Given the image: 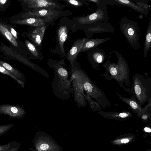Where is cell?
I'll list each match as a JSON object with an SVG mask.
<instances>
[{
  "label": "cell",
  "mask_w": 151,
  "mask_h": 151,
  "mask_svg": "<svg viewBox=\"0 0 151 151\" xmlns=\"http://www.w3.org/2000/svg\"><path fill=\"white\" fill-rule=\"evenodd\" d=\"M116 52L118 58L117 63L107 60L103 64V66L106 70L102 76L109 81L112 79L115 80L120 87L128 92L129 89L124 87L123 83L128 87L130 86L129 68L125 59L118 52Z\"/></svg>",
  "instance_id": "cell-1"
},
{
  "label": "cell",
  "mask_w": 151,
  "mask_h": 151,
  "mask_svg": "<svg viewBox=\"0 0 151 151\" xmlns=\"http://www.w3.org/2000/svg\"><path fill=\"white\" fill-rule=\"evenodd\" d=\"M71 73L74 74L80 80L86 93L94 99L101 108L105 109L111 106L104 92L93 83L87 73L78 65L74 64Z\"/></svg>",
  "instance_id": "cell-2"
},
{
  "label": "cell",
  "mask_w": 151,
  "mask_h": 151,
  "mask_svg": "<svg viewBox=\"0 0 151 151\" xmlns=\"http://www.w3.org/2000/svg\"><path fill=\"white\" fill-rule=\"evenodd\" d=\"M128 93L132 94L130 97L134 98L141 106H143L151 99V78L147 76L134 74L132 87Z\"/></svg>",
  "instance_id": "cell-3"
},
{
  "label": "cell",
  "mask_w": 151,
  "mask_h": 151,
  "mask_svg": "<svg viewBox=\"0 0 151 151\" xmlns=\"http://www.w3.org/2000/svg\"><path fill=\"white\" fill-rule=\"evenodd\" d=\"M119 26L121 31L132 48L136 50L140 48V31L136 22L124 18L121 19Z\"/></svg>",
  "instance_id": "cell-4"
},
{
  "label": "cell",
  "mask_w": 151,
  "mask_h": 151,
  "mask_svg": "<svg viewBox=\"0 0 151 151\" xmlns=\"http://www.w3.org/2000/svg\"><path fill=\"white\" fill-rule=\"evenodd\" d=\"M54 74L52 86L55 95L63 100L69 99L70 93H73V89L71 87V79H69L68 76L58 75L55 72Z\"/></svg>",
  "instance_id": "cell-5"
},
{
  "label": "cell",
  "mask_w": 151,
  "mask_h": 151,
  "mask_svg": "<svg viewBox=\"0 0 151 151\" xmlns=\"http://www.w3.org/2000/svg\"><path fill=\"white\" fill-rule=\"evenodd\" d=\"M70 79L72 82L75 102L79 107L86 106L87 102L85 97L84 90L81 83L73 74H71Z\"/></svg>",
  "instance_id": "cell-6"
},
{
  "label": "cell",
  "mask_w": 151,
  "mask_h": 151,
  "mask_svg": "<svg viewBox=\"0 0 151 151\" xmlns=\"http://www.w3.org/2000/svg\"><path fill=\"white\" fill-rule=\"evenodd\" d=\"M104 7L99 6L94 13L85 17H79L78 19V22L81 24H90L107 19L106 9Z\"/></svg>",
  "instance_id": "cell-7"
},
{
  "label": "cell",
  "mask_w": 151,
  "mask_h": 151,
  "mask_svg": "<svg viewBox=\"0 0 151 151\" xmlns=\"http://www.w3.org/2000/svg\"><path fill=\"white\" fill-rule=\"evenodd\" d=\"M58 15V12L53 10L38 9L26 12L22 15V18L25 19L33 17L42 18L45 20H51Z\"/></svg>",
  "instance_id": "cell-8"
},
{
  "label": "cell",
  "mask_w": 151,
  "mask_h": 151,
  "mask_svg": "<svg viewBox=\"0 0 151 151\" xmlns=\"http://www.w3.org/2000/svg\"><path fill=\"white\" fill-rule=\"evenodd\" d=\"M26 112L22 107L14 105H0V115H7L12 117L21 118L24 117Z\"/></svg>",
  "instance_id": "cell-9"
},
{
  "label": "cell",
  "mask_w": 151,
  "mask_h": 151,
  "mask_svg": "<svg viewBox=\"0 0 151 151\" xmlns=\"http://www.w3.org/2000/svg\"><path fill=\"white\" fill-rule=\"evenodd\" d=\"M29 8L35 9H45L52 10L58 6L57 4L49 0H25Z\"/></svg>",
  "instance_id": "cell-10"
},
{
  "label": "cell",
  "mask_w": 151,
  "mask_h": 151,
  "mask_svg": "<svg viewBox=\"0 0 151 151\" xmlns=\"http://www.w3.org/2000/svg\"><path fill=\"white\" fill-rule=\"evenodd\" d=\"M86 38L78 39L76 40L73 44L69 51L67 56V59L70 63L71 69L73 68L75 60L83 45Z\"/></svg>",
  "instance_id": "cell-11"
},
{
  "label": "cell",
  "mask_w": 151,
  "mask_h": 151,
  "mask_svg": "<svg viewBox=\"0 0 151 151\" xmlns=\"http://www.w3.org/2000/svg\"><path fill=\"white\" fill-rule=\"evenodd\" d=\"M115 93L119 99L130 106L133 113L136 114L137 116L139 117H141L143 108L134 98H126L116 92H115Z\"/></svg>",
  "instance_id": "cell-12"
},
{
  "label": "cell",
  "mask_w": 151,
  "mask_h": 151,
  "mask_svg": "<svg viewBox=\"0 0 151 151\" xmlns=\"http://www.w3.org/2000/svg\"><path fill=\"white\" fill-rule=\"evenodd\" d=\"M106 56L104 51L100 49H96L92 52L91 62L93 68L97 70L99 65L105 61Z\"/></svg>",
  "instance_id": "cell-13"
},
{
  "label": "cell",
  "mask_w": 151,
  "mask_h": 151,
  "mask_svg": "<svg viewBox=\"0 0 151 151\" xmlns=\"http://www.w3.org/2000/svg\"><path fill=\"white\" fill-rule=\"evenodd\" d=\"M97 114L102 115L104 117L115 119H126L133 116L131 112L128 111L116 112H106L101 111L98 112Z\"/></svg>",
  "instance_id": "cell-14"
},
{
  "label": "cell",
  "mask_w": 151,
  "mask_h": 151,
  "mask_svg": "<svg viewBox=\"0 0 151 151\" xmlns=\"http://www.w3.org/2000/svg\"><path fill=\"white\" fill-rule=\"evenodd\" d=\"M45 20L42 18L31 17L12 21L11 23L12 24L27 25L37 27L45 25Z\"/></svg>",
  "instance_id": "cell-15"
},
{
  "label": "cell",
  "mask_w": 151,
  "mask_h": 151,
  "mask_svg": "<svg viewBox=\"0 0 151 151\" xmlns=\"http://www.w3.org/2000/svg\"><path fill=\"white\" fill-rule=\"evenodd\" d=\"M111 39V38L86 39L80 52L86 51L96 47L100 44Z\"/></svg>",
  "instance_id": "cell-16"
},
{
  "label": "cell",
  "mask_w": 151,
  "mask_h": 151,
  "mask_svg": "<svg viewBox=\"0 0 151 151\" xmlns=\"http://www.w3.org/2000/svg\"><path fill=\"white\" fill-rule=\"evenodd\" d=\"M47 27L45 25L37 27L31 34L30 37L36 45H41Z\"/></svg>",
  "instance_id": "cell-17"
},
{
  "label": "cell",
  "mask_w": 151,
  "mask_h": 151,
  "mask_svg": "<svg viewBox=\"0 0 151 151\" xmlns=\"http://www.w3.org/2000/svg\"><path fill=\"white\" fill-rule=\"evenodd\" d=\"M0 65L5 68L19 80L25 83V78L24 74L22 72L13 67L7 63L0 60Z\"/></svg>",
  "instance_id": "cell-18"
},
{
  "label": "cell",
  "mask_w": 151,
  "mask_h": 151,
  "mask_svg": "<svg viewBox=\"0 0 151 151\" xmlns=\"http://www.w3.org/2000/svg\"><path fill=\"white\" fill-rule=\"evenodd\" d=\"M114 1L122 5L129 6L140 13L147 15L150 9H145L135 3L128 0H114Z\"/></svg>",
  "instance_id": "cell-19"
},
{
  "label": "cell",
  "mask_w": 151,
  "mask_h": 151,
  "mask_svg": "<svg viewBox=\"0 0 151 151\" xmlns=\"http://www.w3.org/2000/svg\"><path fill=\"white\" fill-rule=\"evenodd\" d=\"M67 28L65 25L62 26L60 27L58 32V41L60 48L63 53L65 52L63 45L67 38Z\"/></svg>",
  "instance_id": "cell-20"
},
{
  "label": "cell",
  "mask_w": 151,
  "mask_h": 151,
  "mask_svg": "<svg viewBox=\"0 0 151 151\" xmlns=\"http://www.w3.org/2000/svg\"><path fill=\"white\" fill-rule=\"evenodd\" d=\"M0 32L15 47L18 46V44L16 39L12 35L10 31L6 25L0 23Z\"/></svg>",
  "instance_id": "cell-21"
},
{
  "label": "cell",
  "mask_w": 151,
  "mask_h": 151,
  "mask_svg": "<svg viewBox=\"0 0 151 151\" xmlns=\"http://www.w3.org/2000/svg\"><path fill=\"white\" fill-rule=\"evenodd\" d=\"M151 45V20H150L148 25L144 45L143 56L146 57L148 51L150 50Z\"/></svg>",
  "instance_id": "cell-22"
},
{
  "label": "cell",
  "mask_w": 151,
  "mask_h": 151,
  "mask_svg": "<svg viewBox=\"0 0 151 151\" xmlns=\"http://www.w3.org/2000/svg\"><path fill=\"white\" fill-rule=\"evenodd\" d=\"M84 95L86 101L88 102L91 108L93 111L98 112L103 111L100 105L96 102L93 100L88 94L84 93Z\"/></svg>",
  "instance_id": "cell-23"
},
{
  "label": "cell",
  "mask_w": 151,
  "mask_h": 151,
  "mask_svg": "<svg viewBox=\"0 0 151 151\" xmlns=\"http://www.w3.org/2000/svg\"><path fill=\"white\" fill-rule=\"evenodd\" d=\"M0 72L5 75H7L11 77L13 79L17 82L22 87H24L25 83L19 80L10 72H8L5 68L1 65H0Z\"/></svg>",
  "instance_id": "cell-24"
},
{
  "label": "cell",
  "mask_w": 151,
  "mask_h": 151,
  "mask_svg": "<svg viewBox=\"0 0 151 151\" xmlns=\"http://www.w3.org/2000/svg\"><path fill=\"white\" fill-rule=\"evenodd\" d=\"M25 42L27 47L29 51L34 56L38 57V52L34 45L28 40H25Z\"/></svg>",
  "instance_id": "cell-25"
},
{
  "label": "cell",
  "mask_w": 151,
  "mask_h": 151,
  "mask_svg": "<svg viewBox=\"0 0 151 151\" xmlns=\"http://www.w3.org/2000/svg\"><path fill=\"white\" fill-rule=\"evenodd\" d=\"M38 148L40 151H46L50 148V145L47 143H42L39 145Z\"/></svg>",
  "instance_id": "cell-26"
},
{
  "label": "cell",
  "mask_w": 151,
  "mask_h": 151,
  "mask_svg": "<svg viewBox=\"0 0 151 151\" xmlns=\"http://www.w3.org/2000/svg\"><path fill=\"white\" fill-rule=\"evenodd\" d=\"M151 99L148 102V104L144 108H143L142 110V114L147 111L151 113Z\"/></svg>",
  "instance_id": "cell-27"
},
{
  "label": "cell",
  "mask_w": 151,
  "mask_h": 151,
  "mask_svg": "<svg viewBox=\"0 0 151 151\" xmlns=\"http://www.w3.org/2000/svg\"><path fill=\"white\" fill-rule=\"evenodd\" d=\"M66 1L73 5L77 6H80L83 5L81 2L75 0H66Z\"/></svg>",
  "instance_id": "cell-28"
},
{
  "label": "cell",
  "mask_w": 151,
  "mask_h": 151,
  "mask_svg": "<svg viewBox=\"0 0 151 151\" xmlns=\"http://www.w3.org/2000/svg\"><path fill=\"white\" fill-rule=\"evenodd\" d=\"M135 1L136 2V4L143 8L147 9H150V5L147 4L145 3L139 2L137 1Z\"/></svg>",
  "instance_id": "cell-29"
},
{
  "label": "cell",
  "mask_w": 151,
  "mask_h": 151,
  "mask_svg": "<svg viewBox=\"0 0 151 151\" xmlns=\"http://www.w3.org/2000/svg\"><path fill=\"white\" fill-rule=\"evenodd\" d=\"M10 31L14 38L16 39L17 38V33L15 30L12 27L10 28Z\"/></svg>",
  "instance_id": "cell-30"
},
{
  "label": "cell",
  "mask_w": 151,
  "mask_h": 151,
  "mask_svg": "<svg viewBox=\"0 0 151 151\" xmlns=\"http://www.w3.org/2000/svg\"><path fill=\"white\" fill-rule=\"evenodd\" d=\"M121 142L123 143H126L129 142V140L128 139H122Z\"/></svg>",
  "instance_id": "cell-31"
},
{
  "label": "cell",
  "mask_w": 151,
  "mask_h": 151,
  "mask_svg": "<svg viewBox=\"0 0 151 151\" xmlns=\"http://www.w3.org/2000/svg\"><path fill=\"white\" fill-rule=\"evenodd\" d=\"M145 131L147 132H151V129L148 127H146L144 128Z\"/></svg>",
  "instance_id": "cell-32"
},
{
  "label": "cell",
  "mask_w": 151,
  "mask_h": 151,
  "mask_svg": "<svg viewBox=\"0 0 151 151\" xmlns=\"http://www.w3.org/2000/svg\"><path fill=\"white\" fill-rule=\"evenodd\" d=\"M7 1L6 0H0V4L1 5H4Z\"/></svg>",
  "instance_id": "cell-33"
}]
</instances>
